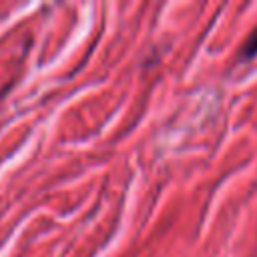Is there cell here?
Segmentation results:
<instances>
[{"label": "cell", "instance_id": "1", "mask_svg": "<svg viewBox=\"0 0 257 257\" xmlns=\"http://www.w3.org/2000/svg\"><path fill=\"white\" fill-rule=\"evenodd\" d=\"M255 54H257V30L249 36V40L243 44V50H241L243 58H253Z\"/></svg>", "mask_w": 257, "mask_h": 257}]
</instances>
